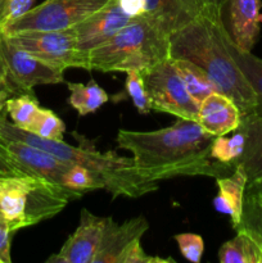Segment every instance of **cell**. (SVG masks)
Instances as JSON below:
<instances>
[{
	"mask_svg": "<svg viewBox=\"0 0 262 263\" xmlns=\"http://www.w3.org/2000/svg\"><path fill=\"white\" fill-rule=\"evenodd\" d=\"M179 251L185 259L193 263H199L204 253V241L198 234L181 233L174 236Z\"/></svg>",
	"mask_w": 262,
	"mask_h": 263,
	"instance_id": "obj_29",
	"label": "cell"
},
{
	"mask_svg": "<svg viewBox=\"0 0 262 263\" xmlns=\"http://www.w3.org/2000/svg\"><path fill=\"white\" fill-rule=\"evenodd\" d=\"M228 0H202L203 5L207 14L213 15V17H221L222 18V9L223 5L226 4Z\"/></svg>",
	"mask_w": 262,
	"mask_h": 263,
	"instance_id": "obj_35",
	"label": "cell"
},
{
	"mask_svg": "<svg viewBox=\"0 0 262 263\" xmlns=\"http://www.w3.org/2000/svg\"><path fill=\"white\" fill-rule=\"evenodd\" d=\"M233 133L234 135L230 138L226 135L215 136L210 151L211 159L220 163L235 166L246 149L247 131L243 123H240V126Z\"/></svg>",
	"mask_w": 262,
	"mask_h": 263,
	"instance_id": "obj_23",
	"label": "cell"
},
{
	"mask_svg": "<svg viewBox=\"0 0 262 263\" xmlns=\"http://www.w3.org/2000/svg\"><path fill=\"white\" fill-rule=\"evenodd\" d=\"M261 0H228L222 22L233 43L243 51H252L261 35Z\"/></svg>",
	"mask_w": 262,
	"mask_h": 263,
	"instance_id": "obj_13",
	"label": "cell"
},
{
	"mask_svg": "<svg viewBox=\"0 0 262 263\" xmlns=\"http://www.w3.org/2000/svg\"><path fill=\"white\" fill-rule=\"evenodd\" d=\"M125 91L127 92L128 98L133 100L134 105L140 115H148L151 113V105H149L148 92L145 89L143 72L140 71H128L126 72Z\"/></svg>",
	"mask_w": 262,
	"mask_h": 263,
	"instance_id": "obj_28",
	"label": "cell"
},
{
	"mask_svg": "<svg viewBox=\"0 0 262 263\" xmlns=\"http://www.w3.org/2000/svg\"><path fill=\"white\" fill-rule=\"evenodd\" d=\"M120 5L121 9L128 15V17L138 20L145 15L146 13V2L145 0H116Z\"/></svg>",
	"mask_w": 262,
	"mask_h": 263,
	"instance_id": "obj_32",
	"label": "cell"
},
{
	"mask_svg": "<svg viewBox=\"0 0 262 263\" xmlns=\"http://www.w3.org/2000/svg\"><path fill=\"white\" fill-rule=\"evenodd\" d=\"M5 2H7V0H0V15H2L3 8H4V5H5Z\"/></svg>",
	"mask_w": 262,
	"mask_h": 263,
	"instance_id": "obj_37",
	"label": "cell"
},
{
	"mask_svg": "<svg viewBox=\"0 0 262 263\" xmlns=\"http://www.w3.org/2000/svg\"><path fill=\"white\" fill-rule=\"evenodd\" d=\"M220 31L223 44L228 48L229 53L231 54L234 61L236 62L239 68L244 73V76L247 77L248 82L251 84L252 89H253L254 94H256L257 107L254 112L262 113V58L253 55L252 51L240 50L230 39L222 21L220 23Z\"/></svg>",
	"mask_w": 262,
	"mask_h": 263,
	"instance_id": "obj_19",
	"label": "cell"
},
{
	"mask_svg": "<svg viewBox=\"0 0 262 263\" xmlns=\"http://www.w3.org/2000/svg\"><path fill=\"white\" fill-rule=\"evenodd\" d=\"M144 17L158 23L167 33L184 27L205 12L202 0H145Z\"/></svg>",
	"mask_w": 262,
	"mask_h": 263,
	"instance_id": "obj_16",
	"label": "cell"
},
{
	"mask_svg": "<svg viewBox=\"0 0 262 263\" xmlns=\"http://www.w3.org/2000/svg\"><path fill=\"white\" fill-rule=\"evenodd\" d=\"M148 229L149 223L144 216H138L122 223L108 217L94 263H121L126 251L135 241L141 240Z\"/></svg>",
	"mask_w": 262,
	"mask_h": 263,
	"instance_id": "obj_14",
	"label": "cell"
},
{
	"mask_svg": "<svg viewBox=\"0 0 262 263\" xmlns=\"http://www.w3.org/2000/svg\"><path fill=\"white\" fill-rule=\"evenodd\" d=\"M64 185L40 176L0 179V212L13 233L54 217L72 200L82 197Z\"/></svg>",
	"mask_w": 262,
	"mask_h": 263,
	"instance_id": "obj_5",
	"label": "cell"
},
{
	"mask_svg": "<svg viewBox=\"0 0 262 263\" xmlns=\"http://www.w3.org/2000/svg\"><path fill=\"white\" fill-rule=\"evenodd\" d=\"M35 0H7L0 15V30L33 8Z\"/></svg>",
	"mask_w": 262,
	"mask_h": 263,
	"instance_id": "obj_30",
	"label": "cell"
},
{
	"mask_svg": "<svg viewBox=\"0 0 262 263\" xmlns=\"http://www.w3.org/2000/svg\"><path fill=\"white\" fill-rule=\"evenodd\" d=\"M28 131L40 138L61 141L64 138L66 126L53 110L40 107Z\"/></svg>",
	"mask_w": 262,
	"mask_h": 263,
	"instance_id": "obj_26",
	"label": "cell"
},
{
	"mask_svg": "<svg viewBox=\"0 0 262 263\" xmlns=\"http://www.w3.org/2000/svg\"><path fill=\"white\" fill-rule=\"evenodd\" d=\"M134 18L128 17L120 8L116 0H110L102 9L92 13L90 17L74 26L76 33V48L85 63L86 57L92 49L102 45L105 41L122 30L126 25L133 22Z\"/></svg>",
	"mask_w": 262,
	"mask_h": 263,
	"instance_id": "obj_12",
	"label": "cell"
},
{
	"mask_svg": "<svg viewBox=\"0 0 262 263\" xmlns=\"http://www.w3.org/2000/svg\"><path fill=\"white\" fill-rule=\"evenodd\" d=\"M8 176H23L22 172L4 156L0 154V179Z\"/></svg>",
	"mask_w": 262,
	"mask_h": 263,
	"instance_id": "obj_34",
	"label": "cell"
},
{
	"mask_svg": "<svg viewBox=\"0 0 262 263\" xmlns=\"http://www.w3.org/2000/svg\"><path fill=\"white\" fill-rule=\"evenodd\" d=\"M143 77L152 112L169 113L182 120H198L199 104L185 87L171 57L144 71Z\"/></svg>",
	"mask_w": 262,
	"mask_h": 263,
	"instance_id": "obj_6",
	"label": "cell"
},
{
	"mask_svg": "<svg viewBox=\"0 0 262 263\" xmlns=\"http://www.w3.org/2000/svg\"><path fill=\"white\" fill-rule=\"evenodd\" d=\"M218 194L213 199V207L223 215L230 216L233 229L240 223L243 213L244 197L248 185V177L243 167L236 164L234 171L228 176L216 177Z\"/></svg>",
	"mask_w": 262,
	"mask_h": 263,
	"instance_id": "obj_17",
	"label": "cell"
},
{
	"mask_svg": "<svg viewBox=\"0 0 262 263\" xmlns=\"http://www.w3.org/2000/svg\"><path fill=\"white\" fill-rule=\"evenodd\" d=\"M0 57L8 80L17 95L32 92V87L38 85L64 82V69L17 48L8 40L3 31H0Z\"/></svg>",
	"mask_w": 262,
	"mask_h": 263,
	"instance_id": "obj_8",
	"label": "cell"
},
{
	"mask_svg": "<svg viewBox=\"0 0 262 263\" xmlns=\"http://www.w3.org/2000/svg\"><path fill=\"white\" fill-rule=\"evenodd\" d=\"M108 217L97 216L82 208L80 223L68 236L58 253L46 259L48 263H94L102 243Z\"/></svg>",
	"mask_w": 262,
	"mask_h": 263,
	"instance_id": "obj_11",
	"label": "cell"
},
{
	"mask_svg": "<svg viewBox=\"0 0 262 263\" xmlns=\"http://www.w3.org/2000/svg\"><path fill=\"white\" fill-rule=\"evenodd\" d=\"M170 58V33L146 17L126 25L86 57L87 71L144 72Z\"/></svg>",
	"mask_w": 262,
	"mask_h": 263,
	"instance_id": "obj_4",
	"label": "cell"
},
{
	"mask_svg": "<svg viewBox=\"0 0 262 263\" xmlns=\"http://www.w3.org/2000/svg\"><path fill=\"white\" fill-rule=\"evenodd\" d=\"M174 63L185 87L198 104L210 94L217 91L210 77L197 64L188 59H174Z\"/></svg>",
	"mask_w": 262,
	"mask_h": 263,
	"instance_id": "obj_22",
	"label": "cell"
},
{
	"mask_svg": "<svg viewBox=\"0 0 262 263\" xmlns=\"http://www.w3.org/2000/svg\"><path fill=\"white\" fill-rule=\"evenodd\" d=\"M67 86L71 92L68 98L69 105L77 110L80 116L95 113L109 100L107 92L97 84L95 80H90L87 84L68 82Z\"/></svg>",
	"mask_w": 262,
	"mask_h": 263,
	"instance_id": "obj_21",
	"label": "cell"
},
{
	"mask_svg": "<svg viewBox=\"0 0 262 263\" xmlns=\"http://www.w3.org/2000/svg\"><path fill=\"white\" fill-rule=\"evenodd\" d=\"M223 243L218 251L221 263H262V247L254 236L244 230Z\"/></svg>",
	"mask_w": 262,
	"mask_h": 263,
	"instance_id": "obj_20",
	"label": "cell"
},
{
	"mask_svg": "<svg viewBox=\"0 0 262 263\" xmlns=\"http://www.w3.org/2000/svg\"><path fill=\"white\" fill-rule=\"evenodd\" d=\"M64 186L76 192L86 193L90 190L105 189V184L94 171L80 164H73L63 177Z\"/></svg>",
	"mask_w": 262,
	"mask_h": 263,
	"instance_id": "obj_27",
	"label": "cell"
},
{
	"mask_svg": "<svg viewBox=\"0 0 262 263\" xmlns=\"http://www.w3.org/2000/svg\"><path fill=\"white\" fill-rule=\"evenodd\" d=\"M7 37L17 48L64 71L67 68L85 69L84 61L76 48L73 27L54 31H25L7 35Z\"/></svg>",
	"mask_w": 262,
	"mask_h": 263,
	"instance_id": "obj_9",
	"label": "cell"
},
{
	"mask_svg": "<svg viewBox=\"0 0 262 263\" xmlns=\"http://www.w3.org/2000/svg\"><path fill=\"white\" fill-rule=\"evenodd\" d=\"M248 187H252V189H256L258 192H262V181L258 182V184H251V185H247Z\"/></svg>",
	"mask_w": 262,
	"mask_h": 263,
	"instance_id": "obj_36",
	"label": "cell"
},
{
	"mask_svg": "<svg viewBox=\"0 0 262 263\" xmlns=\"http://www.w3.org/2000/svg\"><path fill=\"white\" fill-rule=\"evenodd\" d=\"M39 108L40 105L32 92L14 95L5 102V112L12 120L10 122L26 131L30 128Z\"/></svg>",
	"mask_w": 262,
	"mask_h": 263,
	"instance_id": "obj_25",
	"label": "cell"
},
{
	"mask_svg": "<svg viewBox=\"0 0 262 263\" xmlns=\"http://www.w3.org/2000/svg\"><path fill=\"white\" fill-rule=\"evenodd\" d=\"M240 108L228 95L215 91L199 103L198 120L200 127L213 136L228 135L240 126Z\"/></svg>",
	"mask_w": 262,
	"mask_h": 263,
	"instance_id": "obj_15",
	"label": "cell"
},
{
	"mask_svg": "<svg viewBox=\"0 0 262 263\" xmlns=\"http://www.w3.org/2000/svg\"><path fill=\"white\" fill-rule=\"evenodd\" d=\"M215 136L200 127L197 121L179 118L169 127L153 131L120 130L117 145L133 154L136 171L152 182L180 176H228L234 164L211 159Z\"/></svg>",
	"mask_w": 262,
	"mask_h": 263,
	"instance_id": "obj_1",
	"label": "cell"
},
{
	"mask_svg": "<svg viewBox=\"0 0 262 263\" xmlns=\"http://www.w3.org/2000/svg\"><path fill=\"white\" fill-rule=\"evenodd\" d=\"M0 135L15 139L53 154L61 161L71 164H80L94 171L104 181L105 190L113 198H139L156 192L159 184L145 180L136 171L133 157L118 156L115 151L105 153L97 151L82 135L73 133L79 145L40 138L30 131L22 130L7 120V112L0 113Z\"/></svg>",
	"mask_w": 262,
	"mask_h": 263,
	"instance_id": "obj_3",
	"label": "cell"
},
{
	"mask_svg": "<svg viewBox=\"0 0 262 263\" xmlns=\"http://www.w3.org/2000/svg\"><path fill=\"white\" fill-rule=\"evenodd\" d=\"M0 154L9 159L23 175L45 177L58 184L63 182L66 172L73 166L61 161L43 149L2 135H0Z\"/></svg>",
	"mask_w": 262,
	"mask_h": 263,
	"instance_id": "obj_10",
	"label": "cell"
},
{
	"mask_svg": "<svg viewBox=\"0 0 262 263\" xmlns=\"http://www.w3.org/2000/svg\"><path fill=\"white\" fill-rule=\"evenodd\" d=\"M234 230H244L262 247V192L247 186L240 223Z\"/></svg>",
	"mask_w": 262,
	"mask_h": 263,
	"instance_id": "obj_24",
	"label": "cell"
},
{
	"mask_svg": "<svg viewBox=\"0 0 262 263\" xmlns=\"http://www.w3.org/2000/svg\"><path fill=\"white\" fill-rule=\"evenodd\" d=\"M221 17L202 13L170 35V57L188 59L205 72L216 90L228 95L246 116L254 112L257 97L229 53L221 36Z\"/></svg>",
	"mask_w": 262,
	"mask_h": 263,
	"instance_id": "obj_2",
	"label": "cell"
},
{
	"mask_svg": "<svg viewBox=\"0 0 262 263\" xmlns=\"http://www.w3.org/2000/svg\"><path fill=\"white\" fill-rule=\"evenodd\" d=\"M241 123L247 131V143L236 164L246 171L248 185L258 184L262 181V113L243 116Z\"/></svg>",
	"mask_w": 262,
	"mask_h": 263,
	"instance_id": "obj_18",
	"label": "cell"
},
{
	"mask_svg": "<svg viewBox=\"0 0 262 263\" xmlns=\"http://www.w3.org/2000/svg\"><path fill=\"white\" fill-rule=\"evenodd\" d=\"M110 0H45L3 30L7 35L25 31H54L74 27Z\"/></svg>",
	"mask_w": 262,
	"mask_h": 263,
	"instance_id": "obj_7",
	"label": "cell"
},
{
	"mask_svg": "<svg viewBox=\"0 0 262 263\" xmlns=\"http://www.w3.org/2000/svg\"><path fill=\"white\" fill-rule=\"evenodd\" d=\"M14 95H17V92L8 80L4 63L0 57V113L5 110V102Z\"/></svg>",
	"mask_w": 262,
	"mask_h": 263,
	"instance_id": "obj_33",
	"label": "cell"
},
{
	"mask_svg": "<svg viewBox=\"0 0 262 263\" xmlns=\"http://www.w3.org/2000/svg\"><path fill=\"white\" fill-rule=\"evenodd\" d=\"M13 231L10 230L9 223L0 212V263H10V240Z\"/></svg>",
	"mask_w": 262,
	"mask_h": 263,
	"instance_id": "obj_31",
	"label": "cell"
}]
</instances>
